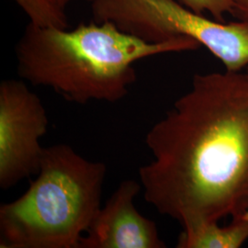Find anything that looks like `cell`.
Listing matches in <instances>:
<instances>
[{"instance_id": "6da1fadb", "label": "cell", "mask_w": 248, "mask_h": 248, "mask_svg": "<svg viewBox=\"0 0 248 248\" xmlns=\"http://www.w3.org/2000/svg\"><path fill=\"white\" fill-rule=\"evenodd\" d=\"M139 169L145 201L182 227L239 219L248 207V75L196 74L151 127Z\"/></svg>"}, {"instance_id": "7a4b0ae2", "label": "cell", "mask_w": 248, "mask_h": 248, "mask_svg": "<svg viewBox=\"0 0 248 248\" xmlns=\"http://www.w3.org/2000/svg\"><path fill=\"white\" fill-rule=\"evenodd\" d=\"M200 46L188 37L149 43L109 21L92 20L75 29L29 23L15 54L21 79L85 105L92 100L117 102L124 98L137 78L135 62L163 53L194 51Z\"/></svg>"}, {"instance_id": "3957f363", "label": "cell", "mask_w": 248, "mask_h": 248, "mask_svg": "<svg viewBox=\"0 0 248 248\" xmlns=\"http://www.w3.org/2000/svg\"><path fill=\"white\" fill-rule=\"evenodd\" d=\"M107 166L67 144L45 147L37 177L0 206V248H79L99 209Z\"/></svg>"}, {"instance_id": "277c9868", "label": "cell", "mask_w": 248, "mask_h": 248, "mask_svg": "<svg viewBox=\"0 0 248 248\" xmlns=\"http://www.w3.org/2000/svg\"><path fill=\"white\" fill-rule=\"evenodd\" d=\"M93 20L109 21L149 43L188 37L206 47L227 71L248 65V19L225 23L212 20L178 0H95Z\"/></svg>"}, {"instance_id": "5b68a950", "label": "cell", "mask_w": 248, "mask_h": 248, "mask_svg": "<svg viewBox=\"0 0 248 248\" xmlns=\"http://www.w3.org/2000/svg\"><path fill=\"white\" fill-rule=\"evenodd\" d=\"M49 119L38 95L24 80L0 84V187L9 189L22 179L37 175Z\"/></svg>"}, {"instance_id": "8992f818", "label": "cell", "mask_w": 248, "mask_h": 248, "mask_svg": "<svg viewBox=\"0 0 248 248\" xmlns=\"http://www.w3.org/2000/svg\"><path fill=\"white\" fill-rule=\"evenodd\" d=\"M141 183L124 180L99 209L79 248H165L156 224L138 212L134 199Z\"/></svg>"}, {"instance_id": "52a82bcc", "label": "cell", "mask_w": 248, "mask_h": 248, "mask_svg": "<svg viewBox=\"0 0 248 248\" xmlns=\"http://www.w3.org/2000/svg\"><path fill=\"white\" fill-rule=\"evenodd\" d=\"M248 239V221L241 217L227 226L206 222L183 227L177 248H239Z\"/></svg>"}, {"instance_id": "ba28073f", "label": "cell", "mask_w": 248, "mask_h": 248, "mask_svg": "<svg viewBox=\"0 0 248 248\" xmlns=\"http://www.w3.org/2000/svg\"><path fill=\"white\" fill-rule=\"evenodd\" d=\"M30 19L41 28H69L65 8L56 0H14Z\"/></svg>"}, {"instance_id": "9c48e42d", "label": "cell", "mask_w": 248, "mask_h": 248, "mask_svg": "<svg viewBox=\"0 0 248 248\" xmlns=\"http://www.w3.org/2000/svg\"><path fill=\"white\" fill-rule=\"evenodd\" d=\"M182 5L197 13H209L215 20L224 22V15L234 13L233 0H178Z\"/></svg>"}, {"instance_id": "30bf717a", "label": "cell", "mask_w": 248, "mask_h": 248, "mask_svg": "<svg viewBox=\"0 0 248 248\" xmlns=\"http://www.w3.org/2000/svg\"><path fill=\"white\" fill-rule=\"evenodd\" d=\"M234 13L233 16L239 19H248V0H233Z\"/></svg>"}, {"instance_id": "8fae6325", "label": "cell", "mask_w": 248, "mask_h": 248, "mask_svg": "<svg viewBox=\"0 0 248 248\" xmlns=\"http://www.w3.org/2000/svg\"><path fill=\"white\" fill-rule=\"evenodd\" d=\"M61 6H62L63 8H65L66 9V7H67V5L69 4V3H71L73 1H78V0H56ZM84 1H87V2H89L90 4L93 2V1H95V0H84Z\"/></svg>"}, {"instance_id": "7c38bea8", "label": "cell", "mask_w": 248, "mask_h": 248, "mask_svg": "<svg viewBox=\"0 0 248 248\" xmlns=\"http://www.w3.org/2000/svg\"><path fill=\"white\" fill-rule=\"evenodd\" d=\"M242 218H244L245 220H247V221H248V210H247V212L246 213H244V215L242 216Z\"/></svg>"}, {"instance_id": "4fadbf2b", "label": "cell", "mask_w": 248, "mask_h": 248, "mask_svg": "<svg viewBox=\"0 0 248 248\" xmlns=\"http://www.w3.org/2000/svg\"><path fill=\"white\" fill-rule=\"evenodd\" d=\"M247 74L248 75V72H247Z\"/></svg>"}]
</instances>
